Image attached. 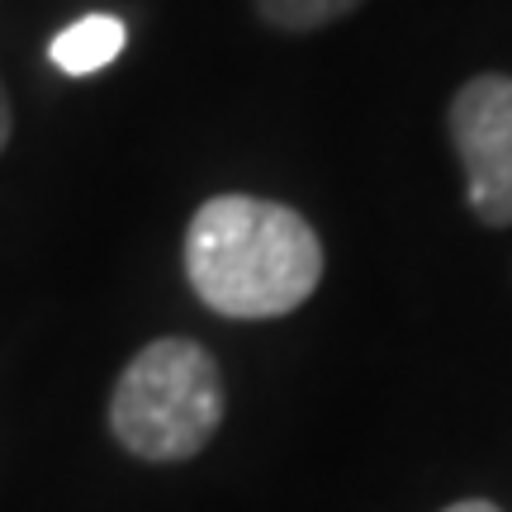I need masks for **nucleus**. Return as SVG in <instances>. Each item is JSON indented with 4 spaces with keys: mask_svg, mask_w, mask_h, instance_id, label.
<instances>
[{
    "mask_svg": "<svg viewBox=\"0 0 512 512\" xmlns=\"http://www.w3.org/2000/svg\"><path fill=\"white\" fill-rule=\"evenodd\" d=\"M441 512H503V508H494L489 498H460V503H451V508H441Z\"/></svg>",
    "mask_w": 512,
    "mask_h": 512,
    "instance_id": "nucleus-7",
    "label": "nucleus"
},
{
    "mask_svg": "<svg viewBox=\"0 0 512 512\" xmlns=\"http://www.w3.org/2000/svg\"><path fill=\"white\" fill-rule=\"evenodd\" d=\"M185 280L219 318H285L318 290L323 242L290 204L261 195H214L185 228Z\"/></svg>",
    "mask_w": 512,
    "mask_h": 512,
    "instance_id": "nucleus-1",
    "label": "nucleus"
},
{
    "mask_svg": "<svg viewBox=\"0 0 512 512\" xmlns=\"http://www.w3.org/2000/svg\"><path fill=\"white\" fill-rule=\"evenodd\" d=\"M223 413L228 394L214 351L195 337H157L119 370L105 403V427L133 460L181 465L219 437Z\"/></svg>",
    "mask_w": 512,
    "mask_h": 512,
    "instance_id": "nucleus-2",
    "label": "nucleus"
},
{
    "mask_svg": "<svg viewBox=\"0 0 512 512\" xmlns=\"http://www.w3.org/2000/svg\"><path fill=\"white\" fill-rule=\"evenodd\" d=\"M10 138H15V110H10V95L0 86V152L10 147Z\"/></svg>",
    "mask_w": 512,
    "mask_h": 512,
    "instance_id": "nucleus-6",
    "label": "nucleus"
},
{
    "mask_svg": "<svg viewBox=\"0 0 512 512\" xmlns=\"http://www.w3.org/2000/svg\"><path fill=\"white\" fill-rule=\"evenodd\" d=\"M261 24H271L280 34H313V29H328L337 19L356 15L366 0H252Z\"/></svg>",
    "mask_w": 512,
    "mask_h": 512,
    "instance_id": "nucleus-5",
    "label": "nucleus"
},
{
    "mask_svg": "<svg viewBox=\"0 0 512 512\" xmlns=\"http://www.w3.org/2000/svg\"><path fill=\"white\" fill-rule=\"evenodd\" d=\"M451 147L479 223L512 228V76H470L451 100Z\"/></svg>",
    "mask_w": 512,
    "mask_h": 512,
    "instance_id": "nucleus-3",
    "label": "nucleus"
},
{
    "mask_svg": "<svg viewBox=\"0 0 512 512\" xmlns=\"http://www.w3.org/2000/svg\"><path fill=\"white\" fill-rule=\"evenodd\" d=\"M124 38H128V29L119 15H86L48 43V57H53L57 72L91 76V72H100V67H110L114 57L124 53Z\"/></svg>",
    "mask_w": 512,
    "mask_h": 512,
    "instance_id": "nucleus-4",
    "label": "nucleus"
}]
</instances>
